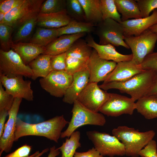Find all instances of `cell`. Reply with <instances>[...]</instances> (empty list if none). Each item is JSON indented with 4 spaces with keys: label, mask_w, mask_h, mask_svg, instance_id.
Wrapping results in <instances>:
<instances>
[{
    "label": "cell",
    "mask_w": 157,
    "mask_h": 157,
    "mask_svg": "<svg viewBox=\"0 0 157 157\" xmlns=\"http://www.w3.org/2000/svg\"><path fill=\"white\" fill-rule=\"evenodd\" d=\"M13 28L5 23L0 24V41L1 49L8 51L12 42Z\"/></svg>",
    "instance_id": "e575fe53"
},
{
    "label": "cell",
    "mask_w": 157,
    "mask_h": 157,
    "mask_svg": "<svg viewBox=\"0 0 157 157\" xmlns=\"http://www.w3.org/2000/svg\"><path fill=\"white\" fill-rule=\"evenodd\" d=\"M140 67L144 70L157 71V52H153L147 55Z\"/></svg>",
    "instance_id": "f35d334b"
},
{
    "label": "cell",
    "mask_w": 157,
    "mask_h": 157,
    "mask_svg": "<svg viewBox=\"0 0 157 157\" xmlns=\"http://www.w3.org/2000/svg\"><path fill=\"white\" fill-rule=\"evenodd\" d=\"M87 34L83 32L60 36L45 47V51L43 54L55 56L66 52L75 41Z\"/></svg>",
    "instance_id": "44dd1931"
},
{
    "label": "cell",
    "mask_w": 157,
    "mask_h": 157,
    "mask_svg": "<svg viewBox=\"0 0 157 157\" xmlns=\"http://www.w3.org/2000/svg\"><path fill=\"white\" fill-rule=\"evenodd\" d=\"M92 50L85 40L80 38L76 40L66 52V71L73 75L88 68Z\"/></svg>",
    "instance_id": "8992f818"
},
{
    "label": "cell",
    "mask_w": 157,
    "mask_h": 157,
    "mask_svg": "<svg viewBox=\"0 0 157 157\" xmlns=\"http://www.w3.org/2000/svg\"><path fill=\"white\" fill-rule=\"evenodd\" d=\"M93 33L99 38V44H110L114 46H122L130 49L124 41L123 27L120 23L108 18L103 20L95 26Z\"/></svg>",
    "instance_id": "52a82bcc"
},
{
    "label": "cell",
    "mask_w": 157,
    "mask_h": 157,
    "mask_svg": "<svg viewBox=\"0 0 157 157\" xmlns=\"http://www.w3.org/2000/svg\"><path fill=\"white\" fill-rule=\"evenodd\" d=\"M0 74L8 78L22 76L31 78L33 76L29 66L25 65L12 49L8 51L0 50Z\"/></svg>",
    "instance_id": "30bf717a"
},
{
    "label": "cell",
    "mask_w": 157,
    "mask_h": 157,
    "mask_svg": "<svg viewBox=\"0 0 157 157\" xmlns=\"http://www.w3.org/2000/svg\"><path fill=\"white\" fill-rule=\"evenodd\" d=\"M8 115V111L5 110H0V137L3 133L5 124V122Z\"/></svg>",
    "instance_id": "ee69618b"
},
{
    "label": "cell",
    "mask_w": 157,
    "mask_h": 157,
    "mask_svg": "<svg viewBox=\"0 0 157 157\" xmlns=\"http://www.w3.org/2000/svg\"><path fill=\"white\" fill-rule=\"evenodd\" d=\"M135 102L131 98L110 93L109 99L99 111L108 116L117 117L124 114L132 115L135 109Z\"/></svg>",
    "instance_id": "4fadbf2b"
},
{
    "label": "cell",
    "mask_w": 157,
    "mask_h": 157,
    "mask_svg": "<svg viewBox=\"0 0 157 157\" xmlns=\"http://www.w3.org/2000/svg\"><path fill=\"white\" fill-rule=\"evenodd\" d=\"M49 150V148H46L43 149L40 153L38 155L34 156V157H40L41 156L47 152Z\"/></svg>",
    "instance_id": "c3c4849f"
},
{
    "label": "cell",
    "mask_w": 157,
    "mask_h": 157,
    "mask_svg": "<svg viewBox=\"0 0 157 157\" xmlns=\"http://www.w3.org/2000/svg\"><path fill=\"white\" fill-rule=\"evenodd\" d=\"M72 20L66 11L48 14H39L37 25L47 28H58L67 24Z\"/></svg>",
    "instance_id": "603a6c76"
},
{
    "label": "cell",
    "mask_w": 157,
    "mask_h": 157,
    "mask_svg": "<svg viewBox=\"0 0 157 157\" xmlns=\"http://www.w3.org/2000/svg\"><path fill=\"white\" fill-rule=\"evenodd\" d=\"M66 11L72 19L86 22L84 10L78 0H67Z\"/></svg>",
    "instance_id": "d6a6232c"
},
{
    "label": "cell",
    "mask_w": 157,
    "mask_h": 157,
    "mask_svg": "<svg viewBox=\"0 0 157 157\" xmlns=\"http://www.w3.org/2000/svg\"><path fill=\"white\" fill-rule=\"evenodd\" d=\"M125 37L140 35L153 25L157 24V9L148 17L129 19L120 23Z\"/></svg>",
    "instance_id": "ac0fdd59"
},
{
    "label": "cell",
    "mask_w": 157,
    "mask_h": 157,
    "mask_svg": "<svg viewBox=\"0 0 157 157\" xmlns=\"http://www.w3.org/2000/svg\"><path fill=\"white\" fill-rule=\"evenodd\" d=\"M93 24L72 19L66 25L57 28L59 36L64 35L72 34L85 32L91 34L95 28Z\"/></svg>",
    "instance_id": "f1b7e54d"
},
{
    "label": "cell",
    "mask_w": 157,
    "mask_h": 157,
    "mask_svg": "<svg viewBox=\"0 0 157 157\" xmlns=\"http://www.w3.org/2000/svg\"><path fill=\"white\" fill-rule=\"evenodd\" d=\"M38 15L26 21L15 29L12 36V43L21 42L30 36L37 25Z\"/></svg>",
    "instance_id": "f546056e"
},
{
    "label": "cell",
    "mask_w": 157,
    "mask_h": 157,
    "mask_svg": "<svg viewBox=\"0 0 157 157\" xmlns=\"http://www.w3.org/2000/svg\"><path fill=\"white\" fill-rule=\"evenodd\" d=\"M136 1L142 18L148 17L150 13L157 8V0Z\"/></svg>",
    "instance_id": "d590c367"
},
{
    "label": "cell",
    "mask_w": 157,
    "mask_h": 157,
    "mask_svg": "<svg viewBox=\"0 0 157 157\" xmlns=\"http://www.w3.org/2000/svg\"><path fill=\"white\" fill-rule=\"evenodd\" d=\"M149 29L152 32L157 33V24L151 26Z\"/></svg>",
    "instance_id": "7dc6e473"
},
{
    "label": "cell",
    "mask_w": 157,
    "mask_h": 157,
    "mask_svg": "<svg viewBox=\"0 0 157 157\" xmlns=\"http://www.w3.org/2000/svg\"><path fill=\"white\" fill-rule=\"evenodd\" d=\"M74 157H104L94 147L82 152H76Z\"/></svg>",
    "instance_id": "7bdbcfd3"
},
{
    "label": "cell",
    "mask_w": 157,
    "mask_h": 157,
    "mask_svg": "<svg viewBox=\"0 0 157 157\" xmlns=\"http://www.w3.org/2000/svg\"><path fill=\"white\" fill-rule=\"evenodd\" d=\"M59 37L57 28H47L37 27L30 42L45 48Z\"/></svg>",
    "instance_id": "83f0119b"
},
{
    "label": "cell",
    "mask_w": 157,
    "mask_h": 157,
    "mask_svg": "<svg viewBox=\"0 0 157 157\" xmlns=\"http://www.w3.org/2000/svg\"><path fill=\"white\" fill-rule=\"evenodd\" d=\"M43 0H23L20 3L6 14L5 23L14 30L28 20L39 14Z\"/></svg>",
    "instance_id": "9c48e42d"
},
{
    "label": "cell",
    "mask_w": 157,
    "mask_h": 157,
    "mask_svg": "<svg viewBox=\"0 0 157 157\" xmlns=\"http://www.w3.org/2000/svg\"><path fill=\"white\" fill-rule=\"evenodd\" d=\"M117 64L113 61L101 58L93 49L88 65L90 73L89 83H98L104 81L107 75L115 69Z\"/></svg>",
    "instance_id": "2e32d148"
},
{
    "label": "cell",
    "mask_w": 157,
    "mask_h": 157,
    "mask_svg": "<svg viewBox=\"0 0 157 157\" xmlns=\"http://www.w3.org/2000/svg\"><path fill=\"white\" fill-rule=\"evenodd\" d=\"M6 14L0 12V24L2 23L4 21Z\"/></svg>",
    "instance_id": "681fc988"
},
{
    "label": "cell",
    "mask_w": 157,
    "mask_h": 157,
    "mask_svg": "<svg viewBox=\"0 0 157 157\" xmlns=\"http://www.w3.org/2000/svg\"><path fill=\"white\" fill-rule=\"evenodd\" d=\"M22 99L16 97L8 111V119L5 124L4 131L0 137V156L4 151L9 152L15 142L17 115Z\"/></svg>",
    "instance_id": "9a60e30c"
},
{
    "label": "cell",
    "mask_w": 157,
    "mask_h": 157,
    "mask_svg": "<svg viewBox=\"0 0 157 157\" xmlns=\"http://www.w3.org/2000/svg\"><path fill=\"white\" fill-rule=\"evenodd\" d=\"M22 76L8 78L0 74V82L5 88V90L14 98L24 99L29 101L33 100V92L31 88V82L24 80Z\"/></svg>",
    "instance_id": "5bb4252c"
},
{
    "label": "cell",
    "mask_w": 157,
    "mask_h": 157,
    "mask_svg": "<svg viewBox=\"0 0 157 157\" xmlns=\"http://www.w3.org/2000/svg\"><path fill=\"white\" fill-rule=\"evenodd\" d=\"M73 81L63 99V102L73 104L89 83L90 73L88 68L73 75Z\"/></svg>",
    "instance_id": "ffe728a7"
},
{
    "label": "cell",
    "mask_w": 157,
    "mask_h": 157,
    "mask_svg": "<svg viewBox=\"0 0 157 157\" xmlns=\"http://www.w3.org/2000/svg\"><path fill=\"white\" fill-rule=\"evenodd\" d=\"M118 13L121 15L122 22L130 18H142L136 0H114Z\"/></svg>",
    "instance_id": "cb8c5ba5"
},
{
    "label": "cell",
    "mask_w": 157,
    "mask_h": 157,
    "mask_svg": "<svg viewBox=\"0 0 157 157\" xmlns=\"http://www.w3.org/2000/svg\"><path fill=\"white\" fill-rule=\"evenodd\" d=\"M14 99L4 90L0 82V110H5L8 111L13 104Z\"/></svg>",
    "instance_id": "74e56055"
},
{
    "label": "cell",
    "mask_w": 157,
    "mask_h": 157,
    "mask_svg": "<svg viewBox=\"0 0 157 157\" xmlns=\"http://www.w3.org/2000/svg\"><path fill=\"white\" fill-rule=\"evenodd\" d=\"M112 133L124 144L126 155L137 157L140 151L153 140L156 133L153 130L141 132L133 128L121 126L114 129Z\"/></svg>",
    "instance_id": "3957f363"
},
{
    "label": "cell",
    "mask_w": 157,
    "mask_h": 157,
    "mask_svg": "<svg viewBox=\"0 0 157 157\" xmlns=\"http://www.w3.org/2000/svg\"><path fill=\"white\" fill-rule=\"evenodd\" d=\"M86 135L94 147L103 156L113 157L126 155L124 144L114 135L95 130L88 131Z\"/></svg>",
    "instance_id": "ba28073f"
},
{
    "label": "cell",
    "mask_w": 157,
    "mask_h": 157,
    "mask_svg": "<svg viewBox=\"0 0 157 157\" xmlns=\"http://www.w3.org/2000/svg\"><path fill=\"white\" fill-rule=\"evenodd\" d=\"M135 109L146 119L157 117V97L154 96H145L135 103Z\"/></svg>",
    "instance_id": "484cf974"
},
{
    "label": "cell",
    "mask_w": 157,
    "mask_h": 157,
    "mask_svg": "<svg viewBox=\"0 0 157 157\" xmlns=\"http://www.w3.org/2000/svg\"><path fill=\"white\" fill-rule=\"evenodd\" d=\"M109 97L110 93L101 90L97 83H89L79 95L77 100L88 109L98 112Z\"/></svg>",
    "instance_id": "7c38bea8"
},
{
    "label": "cell",
    "mask_w": 157,
    "mask_h": 157,
    "mask_svg": "<svg viewBox=\"0 0 157 157\" xmlns=\"http://www.w3.org/2000/svg\"><path fill=\"white\" fill-rule=\"evenodd\" d=\"M50 151L47 157H56L60 153V151L58 148H57L55 146L50 148Z\"/></svg>",
    "instance_id": "bcb514c9"
},
{
    "label": "cell",
    "mask_w": 157,
    "mask_h": 157,
    "mask_svg": "<svg viewBox=\"0 0 157 157\" xmlns=\"http://www.w3.org/2000/svg\"><path fill=\"white\" fill-rule=\"evenodd\" d=\"M124 41L131 50V61L139 65L147 55L154 52L157 41V33L149 28L138 36L125 37Z\"/></svg>",
    "instance_id": "5b68a950"
},
{
    "label": "cell",
    "mask_w": 157,
    "mask_h": 157,
    "mask_svg": "<svg viewBox=\"0 0 157 157\" xmlns=\"http://www.w3.org/2000/svg\"><path fill=\"white\" fill-rule=\"evenodd\" d=\"M157 95V71L156 73L153 84L146 96Z\"/></svg>",
    "instance_id": "f6af8a7d"
},
{
    "label": "cell",
    "mask_w": 157,
    "mask_h": 157,
    "mask_svg": "<svg viewBox=\"0 0 157 157\" xmlns=\"http://www.w3.org/2000/svg\"><path fill=\"white\" fill-rule=\"evenodd\" d=\"M68 123L63 115L36 124L26 123L17 117L15 142L22 137L31 135L44 137L58 143L62 130Z\"/></svg>",
    "instance_id": "6da1fadb"
},
{
    "label": "cell",
    "mask_w": 157,
    "mask_h": 157,
    "mask_svg": "<svg viewBox=\"0 0 157 157\" xmlns=\"http://www.w3.org/2000/svg\"><path fill=\"white\" fill-rule=\"evenodd\" d=\"M66 1L44 0L41 6L39 14H51L66 11Z\"/></svg>",
    "instance_id": "836d02e7"
},
{
    "label": "cell",
    "mask_w": 157,
    "mask_h": 157,
    "mask_svg": "<svg viewBox=\"0 0 157 157\" xmlns=\"http://www.w3.org/2000/svg\"><path fill=\"white\" fill-rule=\"evenodd\" d=\"M156 73V71L153 70H145L125 81L103 83L99 86L105 91L118 89L121 93L129 95L135 102L146 96L153 84Z\"/></svg>",
    "instance_id": "7a4b0ae2"
},
{
    "label": "cell",
    "mask_w": 157,
    "mask_h": 157,
    "mask_svg": "<svg viewBox=\"0 0 157 157\" xmlns=\"http://www.w3.org/2000/svg\"><path fill=\"white\" fill-rule=\"evenodd\" d=\"M103 20L112 19L120 23L122 21L120 14L118 12L114 0H100Z\"/></svg>",
    "instance_id": "1f68e13d"
},
{
    "label": "cell",
    "mask_w": 157,
    "mask_h": 157,
    "mask_svg": "<svg viewBox=\"0 0 157 157\" xmlns=\"http://www.w3.org/2000/svg\"><path fill=\"white\" fill-rule=\"evenodd\" d=\"M51 56L49 55L41 54L28 64L33 73L31 78L33 80H35L39 77L45 78L52 71L50 65Z\"/></svg>",
    "instance_id": "d4e9b609"
},
{
    "label": "cell",
    "mask_w": 157,
    "mask_h": 157,
    "mask_svg": "<svg viewBox=\"0 0 157 157\" xmlns=\"http://www.w3.org/2000/svg\"><path fill=\"white\" fill-rule=\"evenodd\" d=\"M155 96V97H157V95H155V96Z\"/></svg>",
    "instance_id": "816d5d0a"
},
{
    "label": "cell",
    "mask_w": 157,
    "mask_h": 157,
    "mask_svg": "<svg viewBox=\"0 0 157 157\" xmlns=\"http://www.w3.org/2000/svg\"><path fill=\"white\" fill-rule=\"evenodd\" d=\"M144 70L131 60L120 62L117 63L115 69L107 75L103 83L124 81Z\"/></svg>",
    "instance_id": "d6986e66"
},
{
    "label": "cell",
    "mask_w": 157,
    "mask_h": 157,
    "mask_svg": "<svg viewBox=\"0 0 157 157\" xmlns=\"http://www.w3.org/2000/svg\"><path fill=\"white\" fill-rule=\"evenodd\" d=\"M40 153V151H37L33 154L30 156H29L27 157H34V156L39 154Z\"/></svg>",
    "instance_id": "f907efd6"
},
{
    "label": "cell",
    "mask_w": 157,
    "mask_h": 157,
    "mask_svg": "<svg viewBox=\"0 0 157 157\" xmlns=\"http://www.w3.org/2000/svg\"><path fill=\"white\" fill-rule=\"evenodd\" d=\"M73 75L66 71H52L39 80L42 88L51 95L57 97L64 96L73 81Z\"/></svg>",
    "instance_id": "8fae6325"
},
{
    "label": "cell",
    "mask_w": 157,
    "mask_h": 157,
    "mask_svg": "<svg viewBox=\"0 0 157 157\" xmlns=\"http://www.w3.org/2000/svg\"><path fill=\"white\" fill-rule=\"evenodd\" d=\"M72 116L67 129L62 132L60 138H69L78 128L86 125L103 126L106 122L102 113L93 112L82 105L78 100L73 103Z\"/></svg>",
    "instance_id": "277c9868"
},
{
    "label": "cell",
    "mask_w": 157,
    "mask_h": 157,
    "mask_svg": "<svg viewBox=\"0 0 157 157\" xmlns=\"http://www.w3.org/2000/svg\"><path fill=\"white\" fill-rule=\"evenodd\" d=\"M31 149V146L25 144L3 157H27L29 156Z\"/></svg>",
    "instance_id": "b9f144b4"
},
{
    "label": "cell",
    "mask_w": 157,
    "mask_h": 157,
    "mask_svg": "<svg viewBox=\"0 0 157 157\" xmlns=\"http://www.w3.org/2000/svg\"><path fill=\"white\" fill-rule=\"evenodd\" d=\"M156 142L152 140L139 153L141 157H157Z\"/></svg>",
    "instance_id": "ab89813d"
},
{
    "label": "cell",
    "mask_w": 157,
    "mask_h": 157,
    "mask_svg": "<svg viewBox=\"0 0 157 157\" xmlns=\"http://www.w3.org/2000/svg\"><path fill=\"white\" fill-rule=\"evenodd\" d=\"M84 10L86 22L96 26L103 21L100 0H78Z\"/></svg>",
    "instance_id": "4316f807"
},
{
    "label": "cell",
    "mask_w": 157,
    "mask_h": 157,
    "mask_svg": "<svg viewBox=\"0 0 157 157\" xmlns=\"http://www.w3.org/2000/svg\"><path fill=\"white\" fill-rule=\"evenodd\" d=\"M50 65L52 71H66V52L58 55L52 56L50 59Z\"/></svg>",
    "instance_id": "8d00e7d4"
},
{
    "label": "cell",
    "mask_w": 157,
    "mask_h": 157,
    "mask_svg": "<svg viewBox=\"0 0 157 157\" xmlns=\"http://www.w3.org/2000/svg\"><path fill=\"white\" fill-rule=\"evenodd\" d=\"M80 133L75 131L58 148L61 152V157H74L76 149L81 146L79 142Z\"/></svg>",
    "instance_id": "4dcf8cb0"
},
{
    "label": "cell",
    "mask_w": 157,
    "mask_h": 157,
    "mask_svg": "<svg viewBox=\"0 0 157 157\" xmlns=\"http://www.w3.org/2000/svg\"><path fill=\"white\" fill-rule=\"evenodd\" d=\"M23 0H3L0 1V12L6 14Z\"/></svg>",
    "instance_id": "60d3db41"
},
{
    "label": "cell",
    "mask_w": 157,
    "mask_h": 157,
    "mask_svg": "<svg viewBox=\"0 0 157 157\" xmlns=\"http://www.w3.org/2000/svg\"><path fill=\"white\" fill-rule=\"evenodd\" d=\"M10 48L19 55L26 65L39 55L43 54L45 50V48L30 42L12 43Z\"/></svg>",
    "instance_id": "7402d4cb"
},
{
    "label": "cell",
    "mask_w": 157,
    "mask_h": 157,
    "mask_svg": "<svg viewBox=\"0 0 157 157\" xmlns=\"http://www.w3.org/2000/svg\"><path fill=\"white\" fill-rule=\"evenodd\" d=\"M85 41L89 46L93 48L97 52L98 55L101 58L118 63L120 62L131 60L132 54L124 55L117 52L115 47L110 44L101 45L96 42L91 34H87Z\"/></svg>",
    "instance_id": "e0dca14e"
}]
</instances>
